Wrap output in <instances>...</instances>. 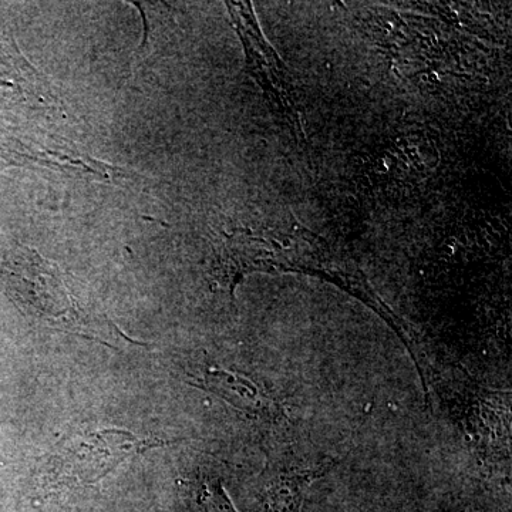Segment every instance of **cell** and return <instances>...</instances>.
<instances>
[{
  "label": "cell",
  "instance_id": "6da1fadb",
  "mask_svg": "<svg viewBox=\"0 0 512 512\" xmlns=\"http://www.w3.org/2000/svg\"><path fill=\"white\" fill-rule=\"evenodd\" d=\"M252 272H298L333 282L362 299L397 330L396 316L367 284L355 262L325 238L298 224L286 229H235L225 235L217 254L215 276L234 295L235 286Z\"/></svg>",
  "mask_w": 512,
  "mask_h": 512
},
{
  "label": "cell",
  "instance_id": "7a4b0ae2",
  "mask_svg": "<svg viewBox=\"0 0 512 512\" xmlns=\"http://www.w3.org/2000/svg\"><path fill=\"white\" fill-rule=\"evenodd\" d=\"M0 286L20 311L49 328L104 335V320L87 311L55 262L28 247L0 248Z\"/></svg>",
  "mask_w": 512,
  "mask_h": 512
},
{
  "label": "cell",
  "instance_id": "3957f363",
  "mask_svg": "<svg viewBox=\"0 0 512 512\" xmlns=\"http://www.w3.org/2000/svg\"><path fill=\"white\" fill-rule=\"evenodd\" d=\"M227 6L245 47L249 72L264 89L266 96L279 110L281 116L289 121V126L295 130L293 133H303L292 99L288 70L262 35L251 3L227 2Z\"/></svg>",
  "mask_w": 512,
  "mask_h": 512
},
{
  "label": "cell",
  "instance_id": "277c9868",
  "mask_svg": "<svg viewBox=\"0 0 512 512\" xmlns=\"http://www.w3.org/2000/svg\"><path fill=\"white\" fill-rule=\"evenodd\" d=\"M200 386L218 394L232 406L252 416L268 412L269 400L259 392L258 387L251 380L229 373L227 370L208 367Z\"/></svg>",
  "mask_w": 512,
  "mask_h": 512
},
{
  "label": "cell",
  "instance_id": "5b68a950",
  "mask_svg": "<svg viewBox=\"0 0 512 512\" xmlns=\"http://www.w3.org/2000/svg\"><path fill=\"white\" fill-rule=\"evenodd\" d=\"M328 470L323 464L319 468L278 474L266 487L265 512H299L309 485Z\"/></svg>",
  "mask_w": 512,
  "mask_h": 512
},
{
  "label": "cell",
  "instance_id": "8992f818",
  "mask_svg": "<svg viewBox=\"0 0 512 512\" xmlns=\"http://www.w3.org/2000/svg\"><path fill=\"white\" fill-rule=\"evenodd\" d=\"M192 512H238L218 478L200 476L188 483Z\"/></svg>",
  "mask_w": 512,
  "mask_h": 512
}]
</instances>
